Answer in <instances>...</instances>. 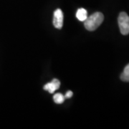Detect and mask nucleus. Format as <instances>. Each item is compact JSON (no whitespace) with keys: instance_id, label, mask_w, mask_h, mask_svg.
I'll use <instances>...</instances> for the list:
<instances>
[{"instance_id":"f257e3e1","label":"nucleus","mask_w":129,"mask_h":129,"mask_svg":"<svg viewBox=\"0 0 129 129\" xmlns=\"http://www.w3.org/2000/svg\"><path fill=\"white\" fill-rule=\"evenodd\" d=\"M104 20V15L101 12H95L87 17L84 21V25L88 31H94L98 27Z\"/></svg>"},{"instance_id":"f03ea898","label":"nucleus","mask_w":129,"mask_h":129,"mask_svg":"<svg viewBox=\"0 0 129 129\" xmlns=\"http://www.w3.org/2000/svg\"><path fill=\"white\" fill-rule=\"evenodd\" d=\"M118 22L120 28V33L123 35H127L129 34V16L125 12H120Z\"/></svg>"},{"instance_id":"7ed1b4c3","label":"nucleus","mask_w":129,"mask_h":129,"mask_svg":"<svg viewBox=\"0 0 129 129\" xmlns=\"http://www.w3.org/2000/svg\"><path fill=\"white\" fill-rule=\"evenodd\" d=\"M53 25L57 29H61L63 25V13L60 9H56L54 12Z\"/></svg>"},{"instance_id":"20e7f679","label":"nucleus","mask_w":129,"mask_h":129,"mask_svg":"<svg viewBox=\"0 0 129 129\" xmlns=\"http://www.w3.org/2000/svg\"><path fill=\"white\" fill-rule=\"evenodd\" d=\"M60 82L57 79H53L50 83H48L44 85V90L50 92V93H54L57 90L60 88Z\"/></svg>"},{"instance_id":"39448f33","label":"nucleus","mask_w":129,"mask_h":129,"mask_svg":"<svg viewBox=\"0 0 129 129\" xmlns=\"http://www.w3.org/2000/svg\"><path fill=\"white\" fill-rule=\"evenodd\" d=\"M76 17L80 21L84 22L88 17V12H87V10L85 9H84V8H80V9H78V11L76 12Z\"/></svg>"},{"instance_id":"423d86ee","label":"nucleus","mask_w":129,"mask_h":129,"mask_svg":"<svg viewBox=\"0 0 129 129\" xmlns=\"http://www.w3.org/2000/svg\"><path fill=\"white\" fill-rule=\"evenodd\" d=\"M120 79L122 81L129 82V64L125 67L123 72L120 75Z\"/></svg>"},{"instance_id":"0eeeda50","label":"nucleus","mask_w":129,"mask_h":129,"mask_svg":"<svg viewBox=\"0 0 129 129\" xmlns=\"http://www.w3.org/2000/svg\"><path fill=\"white\" fill-rule=\"evenodd\" d=\"M65 98L62 93H56L53 96V100L57 104H62L64 103Z\"/></svg>"},{"instance_id":"6e6552de","label":"nucleus","mask_w":129,"mask_h":129,"mask_svg":"<svg viewBox=\"0 0 129 129\" xmlns=\"http://www.w3.org/2000/svg\"><path fill=\"white\" fill-rule=\"evenodd\" d=\"M73 92L69 90V91H68V92H66V94H65V95H64V98H70L71 97L73 96Z\"/></svg>"}]
</instances>
